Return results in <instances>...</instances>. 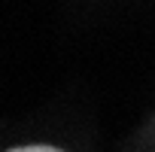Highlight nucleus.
I'll return each instance as SVG.
<instances>
[{
  "label": "nucleus",
  "instance_id": "f257e3e1",
  "mask_svg": "<svg viewBox=\"0 0 155 152\" xmlns=\"http://www.w3.org/2000/svg\"><path fill=\"white\" fill-rule=\"evenodd\" d=\"M6 152H64V149L46 146V143H34V146H15V149H6Z\"/></svg>",
  "mask_w": 155,
  "mask_h": 152
}]
</instances>
